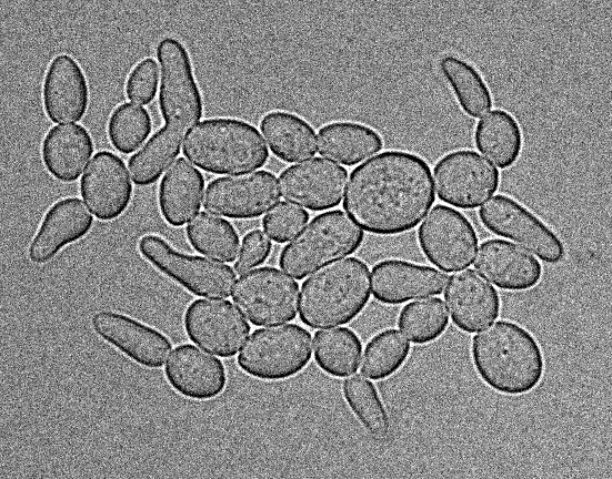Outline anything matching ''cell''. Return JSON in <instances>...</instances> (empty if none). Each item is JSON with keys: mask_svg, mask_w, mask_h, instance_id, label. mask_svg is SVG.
Returning <instances> with one entry per match:
<instances>
[{"mask_svg": "<svg viewBox=\"0 0 612 479\" xmlns=\"http://www.w3.org/2000/svg\"><path fill=\"white\" fill-rule=\"evenodd\" d=\"M298 296V284L278 268L269 266L241 275L232 294L238 309L254 326L293 320Z\"/></svg>", "mask_w": 612, "mask_h": 479, "instance_id": "30bf717a", "label": "cell"}, {"mask_svg": "<svg viewBox=\"0 0 612 479\" xmlns=\"http://www.w3.org/2000/svg\"><path fill=\"white\" fill-rule=\"evenodd\" d=\"M93 217L78 197L57 201L44 214L30 247L29 258L36 264L52 259L64 246L89 233Z\"/></svg>", "mask_w": 612, "mask_h": 479, "instance_id": "603a6c76", "label": "cell"}, {"mask_svg": "<svg viewBox=\"0 0 612 479\" xmlns=\"http://www.w3.org/2000/svg\"><path fill=\"white\" fill-rule=\"evenodd\" d=\"M318 152L344 165H354L383 147L381 135L357 122H332L319 130Z\"/></svg>", "mask_w": 612, "mask_h": 479, "instance_id": "484cf974", "label": "cell"}, {"mask_svg": "<svg viewBox=\"0 0 612 479\" xmlns=\"http://www.w3.org/2000/svg\"><path fill=\"white\" fill-rule=\"evenodd\" d=\"M362 343L351 329L333 328L314 335V360L325 374L342 378L357 371Z\"/></svg>", "mask_w": 612, "mask_h": 479, "instance_id": "f546056e", "label": "cell"}, {"mask_svg": "<svg viewBox=\"0 0 612 479\" xmlns=\"http://www.w3.org/2000/svg\"><path fill=\"white\" fill-rule=\"evenodd\" d=\"M47 116L53 123L78 122L89 105V88L80 64L69 54H59L48 65L42 84Z\"/></svg>", "mask_w": 612, "mask_h": 479, "instance_id": "44dd1931", "label": "cell"}, {"mask_svg": "<svg viewBox=\"0 0 612 479\" xmlns=\"http://www.w3.org/2000/svg\"><path fill=\"white\" fill-rule=\"evenodd\" d=\"M132 192L124 162L109 151L94 154L80 181V193L93 215L116 220L128 208Z\"/></svg>", "mask_w": 612, "mask_h": 479, "instance_id": "2e32d148", "label": "cell"}, {"mask_svg": "<svg viewBox=\"0 0 612 479\" xmlns=\"http://www.w3.org/2000/svg\"><path fill=\"white\" fill-rule=\"evenodd\" d=\"M475 269L504 291H526L542 278L540 262L525 249L503 240H488L478 251Z\"/></svg>", "mask_w": 612, "mask_h": 479, "instance_id": "7402d4cb", "label": "cell"}, {"mask_svg": "<svg viewBox=\"0 0 612 479\" xmlns=\"http://www.w3.org/2000/svg\"><path fill=\"white\" fill-rule=\"evenodd\" d=\"M203 188L202 173L187 160H177L159 185V207L165 222L172 226L189 222L200 208Z\"/></svg>", "mask_w": 612, "mask_h": 479, "instance_id": "d4e9b609", "label": "cell"}, {"mask_svg": "<svg viewBox=\"0 0 612 479\" xmlns=\"http://www.w3.org/2000/svg\"><path fill=\"white\" fill-rule=\"evenodd\" d=\"M431 169L421 156L389 150L350 174L343 208L363 231L397 235L413 230L435 201Z\"/></svg>", "mask_w": 612, "mask_h": 479, "instance_id": "6da1fadb", "label": "cell"}, {"mask_svg": "<svg viewBox=\"0 0 612 479\" xmlns=\"http://www.w3.org/2000/svg\"><path fill=\"white\" fill-rule=\"evenodd\" d=\"M272 249L271 241L259 230H254L244 235L242 246L234 269L238 274L261 265L270 255Z\"/></svg>", "mask_w": 612, "mask_h": 479, "instance_id": "74e56055", "label": "cell"}, {"mask_svg": "<svg viewBox=\"0 0 612 479\" xmlns=\"http://www.w3.org/2000/svg\"><path fill=\"white\" fill-rule=\"evenodd\" d=\"M260 128L272 153L284 162H299L317 152L313 128L293 113L271 111L262 118Z\"/></svg>", "mask_w": 612, "mask_h": 479, "instance_id": "83f0119b", "label": "cell"}, {"mask_svg": "<svg viewBox=\"0 0 612 479\" xmlns=\"http://www.w3.org/2000/svg\"><path fill=\"white\" fill-rule=\"evenodd\" d=\"M309 221V213L303 208L280 202L262 221L263 230L277 243H285L295 236Z\"/></svg>", "mask_w": 612, "mask_h": 479, "instance_id": "d590c367", "label": "cell"}, {"mask_svg": "<svg viewBox=\"0 0 612 479\" xmlns=\"http://www.w3.org/2000/svg\"><path fill=\"white\" fill-rule=\"evenodd\" d=\"M479 218L488 231L518 243L545 263L556 264L565 256L564 244L555 232L510 196L490 198L480 208Z\"/></svg>", "mask_w": 612, "mask_h": 479, "instance_id": "9c48e42d", "label": "cell"}, {"mask_svg": "<svg viewBox=\"0 0 612 479\" xmlns=\"http://www.w3.org/2000/svg\"><path fill=\"white\" fill-rule=\"evenodd\" d=\"M184 329L195 345L219 357L234 356L250 333V325L225 299H197L184 313Z\"/></svg>", "mask_w": 612, "mask_h": 479, "instance_id": "4fadbf2b", "label": "cell"}, {"mask_svg": "<svg viewBox=\"0 0 612 479\" xmlns=\"http://www.w3.org/2000/svg\"><path fill=\"white\" fill-rule=\"evenodd\" d=\"M447 282V274L402 259H384L372 268L373 297L387 305L441 294Z\"/></svg>", "mask_w": 612, "mask_h": 479, "instance_id": "ac0fdd59", "label": "cell"}, {"mask_svg": "<svg viewBox=\"0 0 612 479\" xmlns=\"http://www.w3.org/2000/svg\"><path fill=\"white\" fill-rule=\"evenodd\" d=\"M311 353V334L288 324L254 330L238 355V365L257 379L282 380L303 370Z\"/></svg>", "mask_w": 612, "mask_h": 479, "instance_id": "52a82bcc", "label": "cell"}, {"mask_svg": "<svg viewBox=\"0 0 612 479\" xmlns=\"http://www.w3.org/2000/svg\"><path fill=\"white\" fill-rule=\"evenodd\" d=\"M277 177L268 171L219 177L207 186L203 206L229 218L248 220L261 216L279 201Z\"/></svg>", "mask_w": 612, "mask_h": 479, "instance_id": "5bb4252c", "label": "cell"}, {"mask_svg": "<svg viewBox=\"0 0 612 479\" xmlns=\"http://www.w3.org/2000/svg\"><path fill=\"white\" fill-rule=\"evenodd\" d=\"M185 233L197 252L227 263L235 261L240 240L235 228L227 220L200 212L189 223Z\"/></svg>", "mask_w": 612, "mask_h": 479, "instance_id": "4dcf8cb0", "label": "cell"}, {"mask_svg": "<svg viewBox=\"0 0 612 479\" xmlns=\"http://www.w3.org/2000/svg\"><path fill=\"white\" fill-rule=\"evenodd\" d=\"M418 242L431 264L450 273L472 264L479 240L465 215L452 207L437 205L420 225Z\"/></svg>", "mask_w": 612, "mask_h": 479, "instance_id": "7c38bea8", "label": "cell"}, {"mask_svg": "<svg viewBox=\"0 0 612 479\" xmlns=\"http://www.w3.org/2000/svg\"><path fill=\"white\" fill-rule=\"evenodd\" d=\"M439 67L464 113L479 118L492 108L490 88L475 67L457 55H444Z\"/></svg>", "mask_w": 612, "mask_h": 479, "instance_id": "f1b7e54d", "label": "cell"}, {"mask_svg": "<svg viewBox=\"0 0 612 479\" xmlns=\"http://www.w3.org/2000/svg\"><path fill=\"white\" fill-rule=\"evenodd\" d=\"M94 150L89 131L80 124H59L51 128L41 145L47 171L58 181H76Z\"/></svg>", "mask_w": 612, "mask_h": 479, "instance_id": "cb8c5ba5", "label": "cell"}, {"mask_svg": "<svg viewBox=\"0 0 612 479\" xmlns=\"http://www.w3.org/2000/svg\"><path fill=\"white\" fill-rule=\"evenodd\" d=\"M92 326L102 339L143 367L163 366L171 350L165 335L119 313L98 312Z\"/></svg>", "mask_w": 612, "mask_h": 479, "instance_id": "e0dca14e", "label": "cell"}, {"mask_svg": "<svg viewBox=\"0 0 612 479\" xmlns=\"http://www.w3.org/2000/svg\"><path fill=\"white\" fill-rule=\"evenodd\" d=\"M184 156L213 174H239L262 167L269 151L252 124L232 118L207 119L185 137Z\"/></svg>", "mask_w": 612, "mask_h": 479, "instance_id": "5b68a950", "label": "cell"}, {"mask_svg": "<svg viewBox=\"0 0 612 479\" xmlns=\"http://www.w3.org/2000/svg\"><path fill=\"white\" fill-rule=\"evenodd\" d=\"M141 256L163 275L200 297H228L235 281L233 269L222 263L175 251L161 236L140 238Z\"/></svg>", "mask_w": 612, "mask_h": 479, "instance_id": "ba28073f", "label": "cell"}, {"mask_svg": "<svg viewBox=\"0 0 612 479\" xmlns=\"http://www.w3.org/2000/svg\"><path fill=\"white\" fill-rule=\"evenodd\" d=\"M433 175L439 198L462 210L480 206L500 184L498 169L472 150L443 155L434 165Z\"/></svg>", "mask_w": 612, "mask_h": 479, "instance_id": "8fae6325", "label": "cell"}, {"mask_svg": "<svg viewBox=\"0 0 612 479\" xmlns=\"http://www.w3.org/2000/svg\"><path fill=\"white\" fill-rule=\"evenodd\" d=\"M343 396L351 411L362 426L377 438H384L390 430L388 412L375 386L361 375L344 380Z\"/></svg>", "mask_w": 612, "mask_h": 479, "instance_id": "836d02e7", "label": "cell"}, {"mask_svg": "<svg viewBox=\"0 0 612 479\" xmlns=\"http://www.w3.org/2000/svg\"><path fill=\"white\" fill-rule=\"evenodd\" d=\"M155 53L161 71L159 108L164 124L129 160L131 177L139 186L158 181L203 113L202 95L183 43L177 38L164 37Z\"/></svg>", "mask_w": 612, "mask_h": 479, "instance_id": "7a4b0ae2", "label": "cell"}, {"mask_svg": "<svg viewBox=\"0 0 612 479\" xmlns=\"http://www.w3.org/2000/svg\"><path fill=\"white\" fill-rule=\"evenodd\" d=\"M411 346L393 328L374 335L367 344L361 371L372 380H382L395 374L407 361Z\"/></svg>", "mask_w": 612, "mask_h": 479, "instance_id": "1f68e13d", "label": "cell"}, {"mask_svg": "<svg viewBox=\"0 0 612 479\" xmlns=\"http://www.w3.org/2000/svg\"><path fill=\"white\" fill-rule=\"evenodd\" d=\"M364 232L342 211L317 215L279 257L280 267L302 279L320 267L351 255L362 245Z\"/></svg>", "mask_w": 612, "mask_h": 479, "instance_id": "8992f818", "label": "cell"}, {"mask_svg": "<svg viewBox=\"0 0 612 479\" xmlns=\"http://www.w3.org/2000/svg\"><path fill=\"white\" fill-rule=\"evenodd\" d=\"M348 180L341 165L314 157L291 165L280 174L282 196L311 211H324L340 204Z\"/></svg>", "mask_w": 612, "mask_h": 479, "instance_id": "9a60e30c", "label": "cell"}, {"mask_svg": "<svg viewBox=\"0 0 612 479\" xmlns=\"http://www.w3.org/2000/svg\"><path fill=\"white\" fill-rule=\"evenodd\" d=\"M444 299L453 324L465 333L480 330L500 314L499 293L474 269L466 268L452 275Z\"/></svg>", "mask_w": 612, "mask_h": 479, "instance_id": "d6986e66", "label": "cell"}, {"mask_svg": "<svg viewBox=\"0 0 612 479\" xmlns=\"http://www.w3.org/2000/svg\"><path fill=\"white\" fill-rule=\"evenodd\" d=\"M164 375L178 394L193 400L215 398L227 385L222 361L189 344L174 348L165 364Z\"/></svg>", "mask_w": 612, "mask_h": 479, "instance_id": "ffe728a7", "label": "cell"}, {"mask_svg": "<svg viewBox=\"0 0 612 479\" xmlns=\"http://www.w3.org/2000/svg\"><path fill=\"white\" fill-rule=\"evenodd\" d=\"M471 357L482 381L510 396L532 391L542 380L544 357L535 337L510 320H499L472 338Z\"/></svg>", "mask_w": 612, "mask_h": 479, "instance_id": "3957f363", "label": "cell"}, {"mask_svg": "<svg viewBox=\"0 0 612 479\" xmlns=\"http://www.w3.org/2000/svg\"><path fill=\"white\" fill-rule=\"evenodd\" d=\"M152 130L149 112L133 103H122L110 114L108 137L113 147L129 154L138 150Z\"/></svg>", "mask_w": 612, "mask_h": 479, "instance_id": "e575fe53", "label": "cell"}, {"mask_svg": "<svg viewBox=\"0 0 612 479\" xmlns=\"http://www.w3.org/2000/svg\"><path fill=\"white\" fill-rule=\"evenodd\" d=\"M474 144L500 169L515 164L523 149V134L516 119L505 110H493L474 128Z\"/></svg>", "mask_w": 612, "mask_h": 479, "instance_id": "4316f807", "label": "cell"}, {"mask_svg": "<svg viewBox=\"0 0 612 479\" xmlns=\"http://www.w3.org/2000/svg\"><path fill=\"white\" fill-rule=\"evenodd\" d=\"M158 64L154 59L146 58L137 63L126 83V94L129 100L140 104L150 103L158 90Z\"/></svg>", "mask_w": 612, "mask_h": 479, "instance_id": "8d00e7d4", "label": "cell"}, {"mask_svg": "<svg viewBox=\"0 0 612 479\" xmlns=\"http://www.w3.org/2000/svg\"><path fill=\"white\" fill-rule=\"evenodd\" d=\"M370 284L368 265L355 257L320 269L301 286L300 320L311 328L350 323L369 303Z\"/></svg>", "mask_w": 612, "mask_h": 479, "instance_id": "277c9868", "label": "cell"}, {"mask_svg": "<svg viewBox=\"0 0 612 479\" xmlns=\"http://www.w3.org/2000/svg\"><path fill=\"white\" fill-rule=\"evenodd\" d=\"M398 325L413 344L432 343L448 328L449 317L445 305L438 297L412 302L401 309Z\"/></svg>", "mask_w": 612, "mask_h": 479, "instance_id": "d6a6232c", "label": "cell"}]
</instances>
